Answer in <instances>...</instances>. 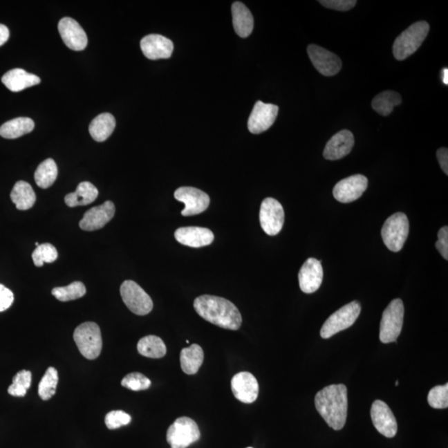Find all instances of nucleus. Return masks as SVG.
<instances>
[{
	"label": "nucleus",
	"instance_id": "nucleus-1",
	"mask_svg": "<svg viewBox=\"0 0 448 448\" xmlns=\"http://www.w3.org/2000/svg\"><path fill=\"white\" fill-rule=\"evenodd\" d=\"M194 307L205 321L223 329L238 330L242 325L240 311L234 303L225 298L203 295L195 299Z\"/></svg>",
	"mask_w": 448,
	"mask_h": 448
},
{
	"label": "nucleus",
	"instance_id": "nucleus-2",
	"mask_svg": "<svg viewBox=\"0 0 448 448\" xmlns=\"http://www.w3.org/2000/svg\"><path fill=\"white\" fill-rule=\"evenodd\" d=\"M315 408L328 425L342 430L346 424L348 409L347 388L331 384L319 391L315 398Z\"/></svg>",
	"mask_w": 448,
	"mask_h": 448
},
{
	"label": "nucleus",
	"instance_id": "nucleus-3",
	"mask_svg": "<svg viewBox=\"0 0 448 448\" xmlns=\"http://www.w3.org/2000/svg\"><path fill=\"white\" fill-rule=\"evenodd\" d=\"M429 24L425 21L415 23L398 36L393 46L394 57L404 60L412 55L426 39L429 32Z\"/></svg>",
	"mask_w": 448,
	"mask_h": 448
},
{
	"label": "nucleus",
	"instance_id": "nucleus-4",
	"mask_svg": "<svg viewBox=\"0 0 448 448\" xmlns=\"http://www.w3.org/2000/svg\"><path fill=\"white\" fill-rule=\"evenodd\" d=\"M73 339L79 351L86 359L95 360L101 354L102 332L97 323L81 324L75 329Z\"/></svg>",
	"mask_w": 448,
	"mask_h": 448
},
{
	"label": "nucleus",
	"instance_id": "nucleus-5",
	"mask_svg": "<svg viewBox=\"0 0 448 448\" xmlns=\"http://www.w3.org/2000/svg\"><path fill=\"white\" fill-rule=\"evenodd\" d=\"M404 317V303L400 299H394L384 310L382 317L380 330V339L382 343L396 342L402 331Z\"/></svg>",
	"mask_w": 448,
	"mask_h": 448
},
{
	"label": "nucleus",
	"instance_id": "nucleus-6",
	"mask_svg": "<svg viewBox=\"0 0 448 448\" xmlns=\"http://www.w3.org/2000/svg\"><path fill=\"white\" fill-rule=\"evenodd\" d=\"M409 222L406 214H394L386 220L381 234L385 246L390 251L400 252L408 239Z\"/></svg>",
	"mask_w": 448,
	"mask_h": 448
},
{
	"label": "nucleus",
	"instance_id": "nucleus-7",
	"mask_svg": "<svg viewBox=\"0 0 448 448\" xmlns=\"http://www.w3.org/2000/svg\"><path fill=\"white\" fill-rule=\"evenodd\" d=\"M361 307L358 301H352L336 310L328 318L321 330L323 339H329L335 334L348 329L356 321L360 314Z\"/></svg>",
	"mask_w": 448,
	"mask_h": 448
},
{
	"label": "nucleus",
	"instance_id": "nucleus-8",
	"mask_svg": "<svg viewBox=\"0 0 448 448\" xmlns=\"http://www.w3.org/2000/svg\"><path fill=\"white\" fill-rule=\"evenodd\" d=\"M200 438L197 423L188 417L176 419L170 425L166 434V440L171 448H186Z\"/></svg>",
	"mask_w": 448,
	"mask_h": 448
},
{
	"label": "nucleus",
	"instance_id": "nucleus-9",
	"mask_svg": "<svg viewBox=\"0 0 448 448\" xmlns=\"http://www.w3.org/2000/svg\"><path fill=\"white\" fill-rule=\"evenodd\" d=\"M120 296L131 312L137 315H145L153 309L151 297L136 282L127 280L120 286Z\"/></svg>",
	"mask_w": 448,
	"mask_h": 448
},
{
	"label": "nucleus",
	"instance_id": "nucleus-10",
	"mask_svg": "<svg viewBox=\"0 0 448 448\" xmlns=\"http://www.w3.org/2000/svg\"><path fill=\"white\" fill-rule=\"evenodd\" d=\"M259 219L261 227L265 234L269 236L277 235L284 225L283 207L275 198H265L261 203Z\"/></svg>",
	"mask_w": 448,
	"mask_h": 448
},
{
	"label": "nucleus",
	"instance_id": "nucleus-11",
	"mask_svg": "<svg viewBox=\"0 0 448 448\" xmlns=\"http://www.w3.org/2000/svg\"><path fill=\"white\" fill-rule=\"evenodd\" d=\"M174 198L176 200L184 203L185 207L181 214L185 217L203 213L210 203L209 195L194 187H180L174 192Z\"/></svg>",
	"mask_w": 448,
	"mask_h": 448
},
{
	"label": "nucleus",
	"instance_id": "nucleus-12",
	"mask_svg": "<svg viewBox=\"0 0 448 448\" xmlns=\"http://www.w3.org/2000/svg\"><path fill=\"white\" fill-rule=\"evenodd\" d=\"M307 53L311 62L318 72L324 76L332 77L339 73L342 68V62L336 54L319 47L310 44L307 48Z\"/></svg>",
	"mask_w": 448,
	"mask_h": 448
},
{
	"label": "nucleus",
	"instance_id": "nucleus-13",
	"mask_svg": "<svg viewBox=\"0 0 448 448\" xmlns=\"http://www.w3.org/2000/svg\"><path fill=\"white\" fill-rule=\"evenodd\" d=\"M368 180L362 174H355L340 180L333 189L336 200L348 203L357 200L367 189Z\"/></svg>",
	"mask_w": 448,
	"mask_h": 448
},
{
	"label": "nucleus",
	"instance_id": "nucleus-14",
	"mask_svg": "<svg viewBox=\"0 0 448 448\" xmlns=\"http://www.w3.org/2000/svg\"><path fill=\"white\" fill-rule=\"evenodd\" d=\"M279 108L273 104L263 103L259 101L253 107L249 116L248 127L252 134H261L268 131L277 119Z\"/></svg>",
	"mask_w": 448,
	"mask_h": 448
},
{
	"label": "nucleus",
	"instance_id": "nucleus-15",
	"mask_svg": "<svg viewBox=\"0 0 448 448\" xmlns=\"http://www.w3.org/2000/svg\"><path fill=\"white\" fill-rule=\"evenodd\" d=\"M231 389L236 400L243 404H252L259 396V382L249 372L236 373L232 379Z\"/></svg>",
	"mask_w": 448,
	"mask_h": 448
},
{
	"label": "nucleus",
	"instance_id": "nucleus-16",
	"mask_svg": "<svg viewBox=\"0 0 448 448\" xmlns=\"http://www.w3.org/2000/svg\"><path fill=\"white\" fill-rule=\"evenodd\" d=\"M371 419L375 429L384 437L391 438L396 435L398 424L395 417L387 404L381 400L373 402Z\"/></svg>",
	"mask_w": 448,
	"mask_h": 448
},
{
	"label": "nucleus",
	"instance_id": "nucleus-17",
	"mask_svg": "<svg viewBox=\"0 0 448 448\" xmlns=\"http://www.w3.org/2000/svg\"><path fill=\"white\" fill-rule=\"evenodd\" d=\"M58 31L66 47L73 51H82L86 48L88 43L86 33L76 20L68 17L62 19L58 24Z\"/></svg>",
	"mask_w": 448,
	"mask_h": 448
},
{
	"label": "nucleus",
	"instance_id": "nucleus-18",
	"mask_svg": "<svg viewBox=\"0 0 448 448\" xmlns=\"http://www.w3.org/2000/svg\"><path fill=\"white\" fill-rule=\"evenodd\" d=\"M115 207L111 201H106L102 205L91 207L83 215L79 226L82 230L95 231L101 230L113 218Z\"/></svg>",
	"mask_w": 448,
	"mask_h": 448
},
{
	"label": "nucleus",
	"instance_id": "nucleus-19",
	"mask_svg": "<svg viewBox=\"0 0 448 448\" xmlns=\"http://www.w3.org/2000/svg\"><path fill=\"white\" fill-rule=\"evenodd\" d=\"M298 280L303 292L310 294L317 292L323 281L321 261L312 257L307 259L299 272Z\"/></svg>",
	"mask_w": 448,
	"mask_h": 448
},
{
	"label": "nucleus",
	"instance_id": "nucleus-20",
	"mask_svg": "<svg viewBox=\"0 0 448 448\" xmlns=\"http://www.w3.org/2000/svg\"><path fill=\"white\" fill-rule=\"evenodd\" d=\"M140 48L151 60L167 59L171 57L174 44L171 40L160 35H149L140 41Z\"/></svg>",
	"mask_w": 448,
	"mask_h": 448
},
{
	"label": "nucleus",
	"instance_id": "nucleus-21",
	"mask_svg": "<svg viewBox=\"0 0 448 448\" xmlns=\"http://www.w3.org/2000/svg\"><path fill=\"white\" fill-rule=\"evenodd\" d=\"M178 243L190 248L209 246L214 242V235L209 228L201 227H183L174 232Z\"/></svg>",
	"mask_w": 448,
	"mask_h": 448
},
{
	"label": "nucleus",
	"instance_id": "nucleus-22",
	"mask_svg": "<svg viewBox=\"0 0 448 448\" xmlns=\"http://www.w3.org/2000/svg\"><path fill=\"white\" fill-rule=\"evenodd\" d=\"M354 144L355 139L352 132L343 130L332 136V138L328 141L323 156L325 159L329 160L342 159L351 153Z\"/></svg>",
	"mask_w": 448,
	"mask_h": 448
},
{
	"label": "nucleus",
	"instance_id": "nucleus-23",
	"mask_svg": "<svg viewBox=\"0 0 448 448\" xmlns=\"http://www.w3.org/2000/svg\"><path fill=\"white\" fill-rule=\"evenodd\" d=\"M41 79L36 75L20 68L8 71L2 77L3 85L14 93H19L28 87L39 85Z\"/></svg>",
	"mask_w": 448,
	"mask_h": 448
},
{
	"label": "nucleus",
	"instance_id": "nucleus-24",
	"mask_svg": "<svg viewBox=\"0 0 448 448\" xmlns=\"http://www.w3.org/2000/svg\"><path fill=\"white\" fill-rule=\"evenodd\" d=\"M232 14L236 35L243 39L250 35L254 27V19L248 7L243 3L235 2L232 6Z\"/></svg>",
	"mask_w": 448,
	"mask_h": 448
},
{
	"label": "nucleus",
	"instance_id": "nucleus-25",
	"mask_svg": "<svg viewBox=\"0 0 448 448\" xmlns=\"http://www.w3.org/2000/svg\"><path fill=\"white\" fill-rule=\"evenodd\" d=\"M98 196V189L90 182H82L73 193L65 196L66 205L73 207L86 206L93 203Z\"/></svg>",
	"mask_w": 448,
	"mask_h": 448
},
{
	"label": "nucleus",
	"instance_id": "nucleus-26",
	"mask_svg": "<svg viewBox=\"0 0 448 448\" xmlns=\"http://www.w3.org/2000/svg\"><path fill=\"white\" fill-rule=\"evenodd\" d=\"M205 354L203 348L197 344H191L188 348H183L180 353V364L182 371L186 375H195L203 362Z\"/></svg>",
	"mask_w": 448,
	"mask_h": 448
},
{
	"label": "nucleus",
	"instance_id": "nucleus-27",
	"mask_svg": "<svg viewBox=\"0 0 448 448\" xmlns=\"http://www.w3.org/2000/svg\"><path fill=\"white\" fill-rule=\"evenodd\" d=\"M115 127V119L110 113H102L93 120L89 126L91 137L97 142H103L113 133Z\"/></svg>",
	"mask_w": 448,
	"mask_h": 448
},
{
	"label": "nucleus",
	"instance_id": "nucleus-28",
	"mask_svg": "<svg viewBox=\"0 0 448 448\" xmlns=\"http://www.w3.org/2000/svg\"><path fill=\"white\" fill-rule=\"evenodd\" d=\"M10 198L19 210H28L35 205L36 194L32 186L25 181L17 182L12 189Z\"/></svg>",
	"mask_w": 448,
	"mask_h": 448
},
{
	"label": "nucleus",
	"instance_id": "nucleus-29",
	"mask_svg": "<svg viewBox=\"0 0 448 448\" xmlns=\"http://www.w3.org/2000/svg\"><path fill=\"white\" fill-rule=\"evenodd\" d=\"M35 128V122L28 118H19L8 120L0 127V136L6 139H16L28 134Z\"/></svg>",
	"mask_w": 448,
	"mask_h": 448
},
{
	"label": "nucleus",
	"instance_id": "nucleus-30",
	"mask_svg": "<svg viewBox=\"0 0 448 448\" xmlns=\"http://www.w3.org/2000/svg\"><path fill=\"white\" fill-rule=\"evenodd\" d=\"M137 351L141 355L151 359H160L166 355L165 344L156 335H147L141 338L137 344Z\"/></svg>",
	"mask_w": 448,
	"mask_h": 448
},
{
	"label": "nucleus",
	"instance_id": "nucleus-31",
	"mask_svg": "<svg viewBox=\"0 0 448 448\" xmlns=\"http://www.w3.org/2000/svg\"><path fill=\"white\" fill-rule=\"evenodd\" d=\"M402 103L400 94L393 91H385L373 98L371 106L373 109L381 115L388 116L391 114L394 106Z\"/></svg>",
	"mask_w": 448,
	"mask_h": 448
},
{
	"label": "nucleus",
	"instance_id": "nucleus-32",
	"mask_svg": "<svg viewBox=\"0 0 448 448\" xmlns=\"http://www.w3.org/2000/svg\"><path fill=\"white\" fill-rule=\"evenodd\" d=\"M57 166L53 159H47L37 168L35 178L37 186L48 189L54 184L57 178Z\"/></svg>",
	"mask_w": 448,
	"mask_h": 448
},
{
	"label": "nucleus",
	"instance_id": "nucleus-33",
	"mask_svg": "<svg viewBox=\"0 0 448 448\" xmlns=\"http://www.w3.org/2000/svg\"><path fill=\"white\" fill-rule=\"evenodd\" d=\"M86 292V286L81 281H74L68 286L55 288L52 290L53 296L58 301L64 302L82 298L85 296Z\"/></svg>",
	"mask_w": 448,
	"mask_h": 448
},
{
	"label": "nucleus",
	"instance_id": "nucleus-34",
	"mask_svg": "<svg viewBox=\"0 0 448 448\" xmlns=\"http://www.w3.org/2000/svg\"><path fill=\"white\" fill-rule=\"evenodd\" d=\"M58 383V373L57 369L49 367L40 381L39 385V395L43 400H49L55 394Z\"/></svg>",
	"mask_w": 448,
	"mask_h": 448
},
{
	"label": "nucleus",
	"instance_id": "nucleus-35",
	"mask_svg": "<svg viewBox=\"0 0 448 448\" xmlns=\"http://www.w3.org/2000/svg\"><path fill=\"white\" fill-rule=\"evenodd\" d=\"M32 373L28 371H21L16 373L12 383L8 389V393L14 397H24L30 388Z\"/></svg>",
	"mask_w": 448,
	"mask_h": 448
},
{
	"label": "nucleus",
	"instance_id": "nucleus-36",
	"mask_svg": "<svg viewBox=\"0 0 448 448\" xmlns=\"http://www.w3.org/2000/svg\"><path fill=\"white\" fill-rule=\"evenodd\" d=\"M57 248L50 243L40 244L32 254L36 267H41L44 263H52L57 259Z\"/></svg>",
	"mask_w": 448,
	"mask_h": 448
},
{
	"label": "nucleus",
	"instance_id": "nucleus-37",
	"mask_svg": "<svg viewBox=\"0 0 448 448\" xmlns=\"http://www.w3.org/2000/svg\"><path fill=\"white\" fill-rule=\"evenodd\" d=\"M122 385L132 391H142L151 387V381L143 373L135 372L124 376L122 380Z\"/></svg>",
	"mask_w": 448,
	"mask_h": 448
},
{
	"label": "nucleus",
	"instance_id": "nucleus-38",
	"mask_svg": "<svg viewBox=\"0 0 448 448\" xmlns=\"http://www.w3.org/2000/svg\"><path fill=\"white\" fill-rule=\"evenodd\" d=\"M427 402L431 408L447 409L448 407V384L436 386L429 391Z\"/></svg>",
	"mask_w": 448,
	"mask_h": 448
},
{
	"label": "nucleus",
	"instance_id": "nucleus-39",
	"mask_svg": "<svg viewBox=\"0 0 448 448\" xmlns=\"http://www.w3.org/2000/svg\"><path fill=\"white\" fill-rule=\"evenodd\" d=\"M131 422V417L122 410L111 411L106 415L105 423L107 429L115 430L127 426Z\"/></svg>",
	"mask_w": 448,
	"mask_h": 448
},
{
	"label": "nucleus",
	"instance_id": "nucleus-40",
	"mask_svg": "<svg viewBox=\"0 0 448 448\" xmlns=\"http://www.w3.org/2000/svg\"><path fill=\"white\" fill-rule=\"evenodd\" d=\"M323 6L337 11H348L355 6V0H321Z\"/></svg>",
	"mask_w": 448,
	"mask_h": 448
},
{
	"label": "nucleus",
	"instance_id": "nucleus-41",
	"mask_svg": "<svg viewBox=\"0 0 448 448\" xmlns=\"http://www.w3.org/2000/svg\"><path fill=\"white\" fill-rule=\"evenodd\" d=\"M438 240L436 243V248L444 259L448 260V227H443L438 232Z\"/></svg>",
	"mask_w": 448,
	"mask_h": 448
},
{
	"label": "nucleus",
	"instance_id": "nucleus-42",
	"mask_svg": "<svg viewBox=\"0 0 448 448\" xmlns=\"http://www.w3.org/2000/svg\"><path fill=\"white\" fill-rule=\"evenodd\" d=\"M14 301V293L6 286L0 284V312L10 308Z\"/></svg>",
	"mask_w": 448,
	"mask_h": 448
},
{
	"label": "nucleus",
	"instance_id": "nucleus-43",
	"mask_svg": "<svg viewBox=\"0 0 448 448\" xmlns=\"http://www.w3.org/2000/svg\"><path fill=\"white\" fill-rule=\"evenodd\" d=\"M437 158L442 171L447 176L448 174V149L447 148H440L437 151Z\"/></svg>",
	"mask_w": 448,
	"mask_h": 448
},
{
	"label": "nucleus",
	"instance_id": "nucleus-44",
	"mask_svg": "<svg viewBox=\"0 0 448 448\" xmlns=\"http://www.w3.org/2000/svg\"><path fill=\"white\" fill-rule=\"evenodd\" d=\"M10 37V30L6 25L0 24V47L6 43Z\"/></svg>",
	"mask_w": 448,
	"mask_h": 448
},
{
	"label": "nucleus",
	"instance_id": "nucleus-45",
	"mask_svg": "<svg viewBox=\"0 0 448 448\" xmlns=\"http://www.w3.org/2000/svg\"><path fill=\"white\" fill-rule=\"evenodd\" d=\"M442 81L444 84L448 85V69L444 68L442 71Z\"/></svg>",
	"mask_w": 448,
	"mask_h": 448
},
{
	"label": "nucleus",
	"instance_id": "nucleus-46",
	"mask_svg": "<svg viewBox=\"0 0 448 448\" xmlns=\"http://www.w3.org/2000/svg\"><path fill=\"white\" fill-rule=\"evenodd\" d=\"M396 386H398V381L396 382Z\"/></svg>",
	"mask_w": 448,
	"mask_h": 448
},
{
	"label": "nucleus",
	"instance_id": "nucleus-47",
	"mask_svg": "<svg viewBox=\"0 0 448 448\" xmlns=\"http://www.w3.org/2000/svg\"><path fill=\"white\" fill-rule=\"evenodd\" d=\"M248 448H252V447H248Z\"/></svg>",
	"mask_w": 448,
	"mask_h": 448
}]
</instances>
